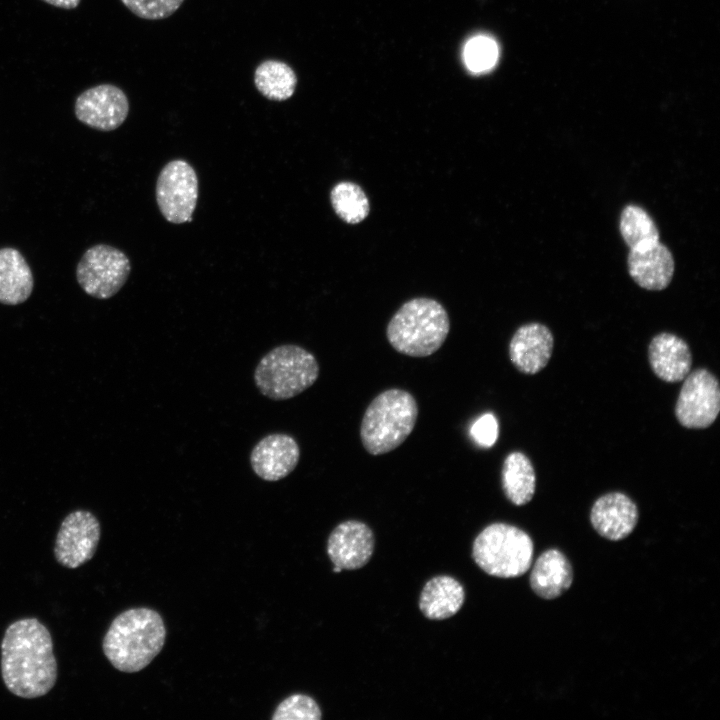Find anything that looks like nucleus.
Wrapping results in <instances>:
<instances>
[{
  "label": "nucleus",
  "instance_id": "13",
  "mask_svg": "<svg viewBox=\"0 0 720 720\" xmlns=\"http://www.w3.org/2000/svg\"><path fill=\"white\" fill-rule=\"evenodd\" d=\"M299 458V445L291 435L272 433L253 447L250 465L258 477L274 482L287 477L296 468Z\"/></svg>",
  "mask_w": 720,
  "mask_h": 720
},
{
  "label": "nucleus",
  "instance_id": "3",
  "mask_svg": "<svg viewBox=\"0 0 720 720\" xmlns=\"http://www.w3.org/2000/svg\"><path fill=\"white\" fill-rule=\"evenodd\" d=\"M450 330L447 311L435 299L419 297L405 302L390 319L386 336L399 353L427 357L445 342Z\"/></svg>",
  "mask_w": 720,
  "mask_h": 720
},
{
  "label": "nucleus",
  "instance_id": "5",
  "mask_svg": "<svg viewBox=\"0 0 720 720\" xmlns=\"http://www.w3.org/2000/svg\"><path fill=\"white\" fill-rule=\"evenodd\" d=\"M319 376L315 356L301 346L284 344L265 354L254 371L255 385L272 400L293 398L311 387Z\"/></svg>",
  "mask_w": 720,
  "mask_h": 720
},
{
  "label": "nucleus",
  "instance_id": "14",
  "mask_svg": "<svg viewBox=\"0 0 720 720\" xmlns=\"http://www.w3.org/2000/svg\"><path fill=\"white\" fill-rule=\"evenodd\" d=\"M639 520L636 503L618 491L606 493L595 500L590 511V522L595 531L611 541L629 536Z\"/></svg>",
  "mask_w": 720,
  "mask_h": 720
},
{
  "label": "nucleus",
  "instance_id": "4",
  "mask_svg": "<svg viewBox=\"0 0 720 720\" xmlns=\"http://www.w3.org/2000/svg\"><path fill=\"white\" fill-rule=\"evenodd\" d=\"M418 416L414 396L403 389L381 392L368 405L360 425V438L371 455L388 453L413 431Z\"/></svg>",
  "mask_w": 720,
  "mask_h": 720
},
{
  "label": "nucleus",
  "instance_id": "10",
  "mask_svg": "<svg viewBox=\"0 0 720 720\" xmlns=\"http://www.w3.org/2000/svg\"><path fill=\"white\" fill-rule=\"evenodd\" d=\"M100 535V523L91 512H71L62 521L56 536L54 556L57 562L70 569L85 564L94 556Z\"/></svg>",
  "mask_w": 720,
  "mask_h": 720
},
{
  "label": "nucleus",
  "instance_id": "11",
  "mask_svg": "<svg viewBox=\"0 0 720 720\" xmlns=\"http://www.w3.org/2000/svg\"><path fill=\"white\" fill-rule=\"evenodd\" d=\"M76 118L100 131H112L121 126L129 113V101L122 89L112 84H100L83 91L75 101Z\"/></svg>",
  "mask_w": 720,
  "mask_h": 720
},
{
  "label": "nucleus",
  "instance_id": "29",
  "mask_svg": "<svg viewBox=\"0 0 720 720\" xmlns=\"http://www.w3.org/2000/svg\"><path fill=\"white\" fill-rule=\"evenodd\" d=\"M52 6L62 9H74L76 8L81 0H42Z\"/></svg>",
  "mask_w": 720,
  "mask_h": 720
},
{
  "label": "nucleus",
  "instance_id": "26",
  "mask_svg": "<svg viewBox=\"0 0 720 720\" xmlns=\"http://www.w3.org/2000/svg\"><path fill=\"white\" fill-rule=\"evenodd\" d=\"M322 717L317 702L306 694H292L275 708L272 720H319Z\"/></svg>",
  "mask_w": 720,
  "mask_h": 720
},
{
  "label": "nucleus",
  "instance_id": "20",
  "mask_svg": "<svg viewBox=\"0 0 720 720\" xmlns=\"http://www.w3.org/2000/svg\"><path fill=\"white\" fill-rule=\"evenodd\" d=\"M465 599L463 586L455 578L440 575L431 578L423 587L419 608L431 620H444L455 615Z\"/></svg>",
  "mask_w": 720,
  "mask_h": 720
},
{
  "label": "nucleus",
  "instance_id": "1",
  "mask_svg": "<svg viewBox=\"0 0 720 720\" xmlns=\"http://www.w3.org/2000/svg\"><path fill=\"white\" fill-rule=\"evenodd\" d=\"M1 674L14 695L32 699L44 696L57 680V661L47 627L37 618L10 624L1 643Z\"/></svg>",
  "mask_w": 720,
  "mask_h": 720
},
{
  "label": "nucleus",
  "instance_id": "17",
  "mask_svg": "<svg viewBox=\"0 0 720 720\" xmlns=\"http://www.w3.org/2000/svg\"><path fill=\"white\" fill-rule=\"evenodd\" d=\"M648 360L654 374L667 383L682 381L692 366V354L686 341L668 332L651 339Z\"/></svg>",
  "mask_w": 720,
  "mask_h": 720
},
{
  "label": "nucleus",
  "instance_id": "23",
  "mask_svg": "<svg viewBox=\"0 0 720 720\" xmlns=\"http://www.w3.org/2000/svg\"><path fill=\"white\" fill-rule=\"evenodd\" d=\"M619 230L630 249L655 243L660 238L658 228L651 216L642 207L634 204L623 208Z\"/></svg>",
  "mask_w": 720,
  "mask_h": 720
},
{
  "label": "nucleus",
  "instance_id": "18",
  "mask_svg": "<svg viewBox=\"0 0 720 720\" xmlns=\"http://www.w3.org/2000/svg\"><path fill=\"white\" fill-rule=\"evenodd\" d=\"M573 577L572 565L565 554L558 549H548L536 559L529 582L538 597L552 600L571 587Z\"/></svg>",
  "mask_w": 720,
  "mask_h": 720
},
{
  "label": "nucleus",
  "instance_id": "16",
  "mask_svg": "<svg viewBox=\"0 0 720 720\" xmlns=\"http://www.w3.org/2000/svg\"><path fill=\"white\" fill-rule=\"evenodd\" d=\"M627 266L630 276L640 287L653 291L666 288L674 273L672 253L660 241L630 249Z\"/></svg>",
  "mask_w": 720,
  "mask_h": 720
},
{
  "label": "nucleus",
  "instance_id": "6",
  "mask_svg": "<svg viewBox=\"0 0 720 720\" xmlns=\"http://www.w3.org/2000/svg\"><path fill=\"white\" fill-rule=\"evenodd\" d=\"M534 544L522 529L507 523H492L475 538L472 556L487 574L499 578H515L531 567Z\"/></svg>",
  "mask_w": 720,
  "mask_h": 720
},
{
  "label": "nucleus",
  "instance_id": "2",
  "mask_svg": "<svg viewBox=\"0 0 720 720\" xmlns=\"http://www.w3.org/2000/svg\"><path fill=\"white\" fill-rule=\"evenodd\" d=\"M166 640L162 616L148 607L131 608L117 615L104 638L103 652L114 668L135 673L147 667Z\"/></svg>",
  "mask_w": 720,
  "mask_h": 720
},
{
  "label": "nucleus",
  "instance_id": "21",
  "mask_svg": "<svg viewBox=\"0 0 720 720\" xmlns=\"http://www.w3.org/2000/svg\"><path fill=\"white\" fill-rule=\"evenodd\" d=\"M501 483L512 504L522 506L530 502L535 494L536 474L528 456L520 451L509 453L503 461Z\"/></svg>",
  "mask_w": 720,
  "mask_h": 720
},
{
  "label": "nucleus",
  "instance_id": "27",
  "mask_svg": "<svg viewBox=\"0 0 720 720\" xmlns=\"http://www.w3.org/2000/svg\"><path fill=\"white\" fill-rule=\"evenodd\" d=\"M184 0H121V2L136 16L159 20L171 16Z\"/></svg>",
  "mask_w": 720,
  "mask_h": 720
},
{
  "label": "nucleus",
  "instance_id": "28",
  "mask_svg": "<svg viewBox=\"0 0 720 720\" xmlns=\"http://www.w3.org/2000/svg\"><path fill=\"white\" fill-rule=\"evenodd\" d=\"M471 436L482 447H491L498 438V422L492 413L483 414L471 427Z\"/></svg>",
  "mask_w": 720,
  "mask_h": 720
},
{
  "label": "nucleus",
  "instance_id": "24",
  "mask_svg": "<svg viewBox=\"0 0 720 720\" xmlns=\"http://www.w3.org/2000/svg\"><path fill=\"white\" fill-rule=\"evenodd\" d=\"M330 201L337 216L348 224H358L369 214L368 198L354 182L337 183L330 192Z\"/></svg>",
  "mask_w": 720,
  "mask_h": 720
},
{
  "label": "nucleus",
  "instance_id": "22",
  "mask_svg": "<svg viewBox=\"0 0 720 720\" xmlns=\"http://www.w3.org/2000/svg\"><path fill=\"white\" fill-rule=\"evenodd\" d=\"M254 83L267 99L284 101L293 95L297 77L288 64L278 60H266L256 68Z\"/></svg>",
  "mask_w": 720,
  "mask_h": 720
},
{
  "label": "nucleus",
  "instance_id": "12",
  "mask_svg": "<svg viewBox=\"0 0 720 720\" xmlns=\"http://www.w3.org/2000/svg\"><path fill=\"white\" fill-rule=\"evenodd\" d=\"M374 551V534L363 522L347 520L338 524L327 541L333 572L355 570L368 563Z\"/></svg>",
  "mask_w": 720,
  "mask_h": 720
},
{
  "label": "nucleus",
  "instance_id": "7",
  "mask_svg": "<svg viewBox=\"0 0 720 720\" xmlns=\"http://www.w3.org/2000/svg\"><path fill=\"white\" fill-rule=\"evenodd\" d=\"M130 270V261L124 252L110 245L98 244L82 255L76 268V278L88 295L108 299L123 287Z\"/></svg>",
  "mask_w": 720,
  "mask_h": 720
},
{
  "label": "nucleus",
  "instance_id": "15",
  "mask_svg": "<svg viewBox=\"0 0 720 720\" xmlns=\"http://www.w3.org/2000/svg\"><path fill=\"white\" fill-rule=\"evenodd\" d=\"M553 347L554 337L547 326L527 323L520 326L510 340V361L521 373L534 375L546 367Z\"/></svg>",
  "mask_w": 720,
  "mask_h": 720
},
{
  "label": "nucleus",
  "instance_id": "9",
  "mask_svg": "<svg viewBox=\"0 0 720 720\" xmlns=\"http://www.w3.org/2000/svg\"><path fill=\"white\" fill-rule=\"evenodd\" d=\"M683 380L674 409L676 419L689 429L711 426L720 411L718 379L709 370L698 368Z\"/></svg>",
  "mask_w": 720,
  "mask_h": 720
},
{
  "label": "nucleus",
  "instance_id": "8",
  "mask_svg": "<svg viewBox=\"0 0 720 720\" xmlns=\"http://www.w3.org/2000/svg\"><path fill=\"white\" fill-rule=\"evenodd\" d=\"M198 178L194 168L183 159L168 162L159 173L156 201L163 217L171 223L192 221L198 200Z\"/></svg>",
  "mask_w": 720,
  "mask_h": 720
},
{
  "label": "nucleus",
  "instance_id": "25",
  "mask_svg": "<svg viewBox=\"0 0 720 720\" xmlns=\"http://www.w3.org/2000/svg\"><path fill=\"white\" fill-rule=\"evenodd\" d=\"M499 55L497 43L490 37L480 35L470 39L464 48V61L474 73L489 71Z\"/></svg>",
  "mask_w": 720,
  "mask_h": 720
},
{
  "label": "nucleus",
  "instance_id": "19",
  "mask_svg": "<svg viewBox=\"0 0 720 720\" xmlns=\"http://www.w3.org/2000/svg\"><path fill=\"white\" fill-rule=\"evenodd\" d=\"M34 280L29 264L15 248L0 249V303L18 305L33 291Z\"/></svg>",
  "mask_w": 720,
  "mask_h": 720
}]
</instances>
